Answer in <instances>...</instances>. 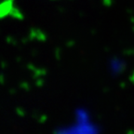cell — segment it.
Wrapping results in <instances>:
<instances>
[]
</instances>
